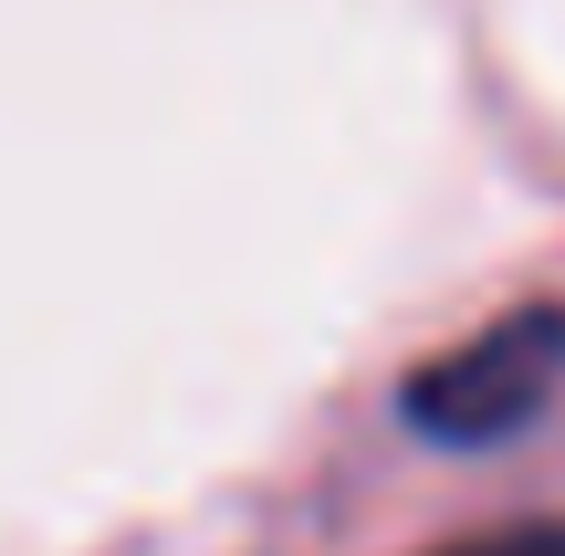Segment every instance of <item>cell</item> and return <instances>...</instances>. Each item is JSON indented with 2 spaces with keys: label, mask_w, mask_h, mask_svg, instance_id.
Here are the masks:
<instances>
[{
  "label": "cell",
  "mask_w": 565,
  "mask_h": 556,
  "mask_svg": "<svg viewBox=\"0 0 565 556\" xmlns=\"http://www.w3.org/2000/svg\"><path fill=\"white\" fill-rule=\"evenodd\" d=\"M440 556H565V525H503V536H461Z\"/></svg>",
  "instance_id": "cell-2"
},
{
  "label": "cell",
  "mask_w": 565,
  "mask_h": 556,
  "mask_svg": "<svg viewBox=\"0 0 565 556\" xmlns=\"http://www.w3.org/2000/svg\"><path fill=\"white\" fill-rule=\"evenodd\" d=\"M555 399H565V305H513V315H492L482 336L429 357L398 389V410H408L419 441L482 452V441H513L524 420H545Z\"/></svg>",
  "instance_id": "cell-1"
}]
</instances>
